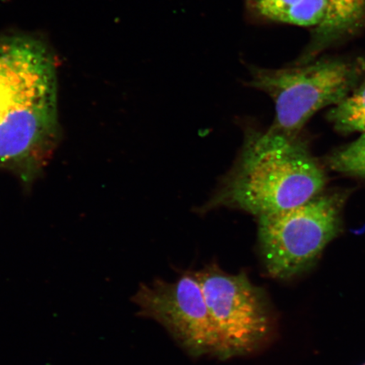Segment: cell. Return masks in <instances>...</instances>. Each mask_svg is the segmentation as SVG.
<instances>
[{
    "instance_id": "9c48e42d",
    "label": "cell",
    "mask_w": 365,
    "mask_h": 365,
    "mask_svg": "<svg viewBox=\"0 0 365 365\" xmlns=\"http://www.w3.org/2000/svg\"><path fill=\"white\" fill-rule=\"evenodd\" d=\"M329 164L332 170L365 180V132L333 153Z\"/></svg>"
},
{
    "instance_id": "3957f363",
    "label": "cell",
    "mask_w": 365,
    "mask_h": 365,
    "mask_svg": "<svg viewBox=\"0 0 365 365\" xmlns=\"http://www.w3.org/2000/svg\"><path fill=\"white\" fill-rule=\"evenodd\" d=\"M364 71V61L341 58L289 68H251L248 86L267 94L275 104L273 124L259 135L270 143L298 138L314 114L334 106L359 84Z\"/></svg>"
},
{
    "instance_id": "7c38bea8",
    "label": "cell",
    "mask_w": 365,
    "mask_h": 365,
    "mask_svg": "<svg viewBox=\"0 0 365 365\" xmlns=\"http://www.w3.org/2000/svg\"><path fill=\"white\" fill-rule=\"evenodd\" d=\"M362 365H365V363H364V364H363Z\"/></svg>"
},
{
    "instance_id": "277c9868",
    "label": "cell",
    "mask_w": 365,
    "mask_h": 365,
    "mask_svg": "<svg viewBox=\"0 0 365 365\" xmlns=\"http://www.w3.org/2000/svg\"><path fill=\"white\" fill-rule=\"evenodd\" d=\"M339 195H318L287 211L258 217L259 253L267 272L289 280L312 269L341 230Z\"/></svg>"
},
{
    "instance_id": "7a4b0ae2",
    "label": "cell",
    "mask_w": 365,
    "mask_h": 365,
    "mask_svg": "<svg viewBox=\"0 0 365 365\" xmlns=\"http://www.w3.org/2000/svg\"><path fill=\"white\" fill-rule=\"evenodd\" d=\"M325 185V173L303 141L267 143L250 135L238 163L203 209L236 208L259 217L307 203Z\"/></svg>"
},
{
    "instance_id": "52a82bcc",
    "label": "cell",
    "mask_w": 365,
    "mask_h": 365,
    "mask_svg": "<svg viewBox=\"0 0 365 365\" xmlns=\"http://www.w3.org/2000/svg\"><path fill=\"white\" fill-rule=\"evenodd\" d=\"M327 118L340 133H364L365 80L341 102L332 106Z\"/></svg>"
},
{
    "instance_id": "8992f818",
    "label": "cell",
    "mask_w": 365,
    "mask_h": 365,
    "mask_svg": "<svg viewBox=\"0 0 365 365\" xmlns=\"http://www.w3.org/2000/svg\"><path fill=\"white\" fill-rule=\"evenodd\" d=\"M133 300L139 316L161 324L192 357H220V339L195 272H186L173 282L143 284Z\"/></svg>"
},
{
    "instance_id": "5b68a950",
    "label": "cell",
    "mask_w": 365,
    "mask_h": 365,
    "mask_svg": "<svg viewBox=\"0 0 365 365\" xmlns=\"http://www.w3.org/2000/svg\"><path fill=\"white\" fill-rule=\"evenodd\" d=\"M221 344V359L255 352L273 330L270 300L245 272L227 274L212 264L195 272Z\"/></svg>"
},
{
    "instance_id": "ba28073f",
    "label": "cell",
    "mask_w": 365,
    "mask_h": 365,
    "mask_svg": "<svg viewBox=\"0 0 365 365\" xmlns=\"http://www.w3.org/2000/svg\"><path fill=\"white\" fill-rule=\"evenodd\" d=\"M365 16V0H331V13L327 21L317 29L312 47L316 48L332 31L349 29Z\"/></svg>"
},
{
    "instance_id": "30bf717a",
    "label": "cell",
    "mask_w": 365,
    "mask_h": 365,
    "mask_svg": "<svg viewBox=\"0 0 365 365\" xmlns=\"http://www.w3.org/2000/svg\"><path fill=\"white\" fill-rule=\"evenodd\" d=\"M331 13V0H299L287 12L284 22L298 26L322 27Z\"/></svg>"
},
{
    "instance_id": "6da1fadb",
    "label": "cell",
    "mask_w": 365,
    "mask_h": 365,
    "mask_svg": "<svg viewBox=\"0 0 365 365\" xmlns=\"http://www.w3.org/2000/svg\"><path fill=\"white\" fill-rule=\"evenodd\" d=\"M56 62L30 36H0V167L29 173L39 167L57 135Z\"/></svg>"
},
{
    "instance_id": "8fae6325",
    "label": "cell",
    "mask_w": 365,
    "mask_h": 365,
    "mask_svg": "<svg viewBox=\"0 0 365 365\" xmlns=\"http://www.w3.org/2000/svg\"><path fill=\"white\" fill-rule=\"evenodd\" d=\"M254 10L264 19L284 22V18L299 0H250Z\"/></svg>"
}]
</instances>
